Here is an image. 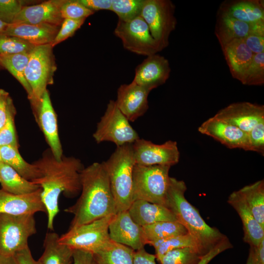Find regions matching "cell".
Wrapping results in <instances>:
<instances>
[{
  "label": "cell",
  "mask_w": 264,
  "mask_h": 264,
  "mask_svg": "<svg viewBox=\"0 0 264 264\" xmlns=\"http://www.w3.org/2000/svg\"><path fill=\"white\" fill-rule=\"evenodd\" d=\"M25 3L20 0H0V20L8 25L12 24Z\"/></svg>",
  "instance_id": "cell-40"
},
{
  "label": "cell",
  "mask_w": 264,
  "mask_h": 264,
  "mask_svg": "<svg viewBox=\"0 0 264 264\" xmlns=\"http://www.w3.org/2000/svg\"><path fill=\"white\" fill-rule=\"evenodd\" d=\"M2 161L1 159V155H0V162Z\"/></svg>",
  "instance_id": "cell-56"
},
{
  "label": "cell",
  "mask_w": 264,
  "mask_h": 264,
  "mask_svg": "<svg viewBox=\"0 0 264 264\" xmlns=\"http://www.w3.org/2000/svg\"><path fill=\"white\" fill-rule=\"evenodd\" d=\"M8 24L0 20V33H2L6 28Z\"/></svg>",
  "instance_id": "cell-54"
},
{
  "label": "cell",
  "mask_w": 264,
  "mask_h": 264,
  "mask_svg": "<svg viewBox=\"0 0 264 264\" xmlns=\"http://www.w3.org/2000/svg\"><path fill=\"white\" fill-rule=\"evenodd\" d=\"M215 115L247 133L256 125L264 121V106L248 102L234 103Z\"/></svg>",
  "instance_id": "cell-16"
},
{
  "label": "cell",
  "mask_w": 264,
  "mask_h": 264,
  "mask_svg": "<svg viewBox=\"0 0 264 264\" xmlns=\"http://www.w3.org/2000/svg\"><path fill=\"white\" fill-rule=\"evenodd\" d=\"M221 49L232 77L241 82L254 54L242 39L234 40Z\"/></svg>",
  "instance_id": "cell-26"
},
{
  "label": "cell",
  "mask_w": 264,
  "mask_h": 264,
  "mask_svg": "<svg viewBox=\"0 0 264 264\" xmlns=\"http://www.w3.org/2000/svg\"><path fill=\"white\" fill-rule=\"evenodd\" d=\"M227 202L236 210L242 220L244 242L251 246H257L264 239V228L254 218L238 190L229 195Z\"/></svg>",
  "instance_id": "cell-24"
},
{
  "label": "cell",
  "mask_w": 264,
  "mask_h": 264,
  "mask_svg": "<svg viewBox=\"0 0 264 264\" xmlns=\"http://www.w3.org/2000/svg\"><path fill=\"white\" fill-rule=\"evenodd\" d=\"M198 131L229 149L249 151L247 133L215 115L201 124Z\"/></svg>",
  "instance_id": "cell-14"
},
{
  "label": "cell",
  "mask_w": 264,
  "mask_h": 264,
  "mask_svg": "<svg viewBox=\"0 0 264 264\" xmlns=\"http://www.w3.org/2000/svg\"><path fill=\"white\" fill-rule=\"evenodd\" d=\"M16 111L9 93L3 89L0 88V129L6 123L9 115Z\"/></svg>",
  "instance_id": "cell-44"
},
{
  "label": "cell",
  "mask_w": 264,
  "mask_h": 264,
  "mask_svg": "<svg viewBox=\"0 0 264 264\" xmlns=\"http://www.w3.org/2000/svg\"><path fill=\"white\" fill-rule=\"evenodd\" d=\"M36 232L34 215L0 214V255L14 256L28 247V239Z\"/></svg>",
  "instance_id": "cell-8"
},
{
  "label": "cell",
  "mask_w": 264,
  "mask_h": 264,
  "mask_svg": "<svg viewBox=\"0 0 264 264\" xmlns=\"http://www.w3.org/2000/svg\"><path fill=\"white\" fill-rule=\"evenodd\" d=\"M170 168L135 164L133 171V201L143 200L166 206Z\"/></svg>",
  "instance_id": "cell-5"
},
{
  "label": "cell",
  "mask_w": 264,
  "mask_h": 264,
  "mask_svg": "<svg viewBox=\"0 0 264 264\" xmlns=\"http://www.w3.org/2000/svg\"><path fill=\"white\" fill-rule=\"evenodd\" d=\"M171 70L169 61L164 56H148L136 67L132 82L151 91L166 83Z\"/></svg>",
  "instance_id": "cell-18"
},
{
  "label": "cell",
  "mask_w": 264,
  "mask_h": 264,
  "mask_svg": "<svg viewBox=\"0 0 264 264\" xmlns=\"http://www.w3.org/2000/svg\"><path fill=\"white\" fill-rule=\"evenodd\" d=\"M175 12L170 0H145L141 16L161 50L169 45L170 35L176 28Z\"/></svg>",
  "instance_id": "cell-10"
},
{
  "label": "cell",
  "mask_w": 264,
  "mask_h": 264,
  "mask_svg": "<svg viewBox=\"0 0 264 264\" xmlns=\"http://www.w3.org/2000/svg\"><path fill=\"white\" fill-rule=\"evenodd\" d=\"M33 163L38 168L40 176L32 182L42 189L47 228L53 231L54 219L59 212V197L63 194L66 198H73L81 192V174L85 167L79 159L73 156L63 155L60 160H57L49 149Z\"/></svg>",
  "instance_id": "cell-1"
},
{
  "label": "cell",
  "mask_w": 264,
  "mask_h": 264,
  "mask_svg": "<svg viewBox=\"0 0 264 264\" xmlns=\"http://www.w3.org/2000/svg\"><path fill=\"white\" fill-rule=\"evenodd\" d=\"M81 195L64 211L74 215L69 229L90 222L116 212L107 171L102 163L85 167L81 174Z\"/></svg>",
  "instance_id": "cell-2"
},
{
  "label": "cell",
  "mask_w": 264,
  "mask_h": 264,
  "mask_svg": "<svg viewBox=\"0 0 264 264\" xmlns=\"http://www.w3.org/2000/svg\"><path fill=\"white\" fill-rule=\"evenodd\" d=\"M16 113H11L3 126L0 129V146H12L19 147L15 126L14 118Z\"/></svg>",
  "instance_id": "cell-42"
},
{
  "label": "cell",
  "mask_w": 264,
  "mask_h": 264,
  "mask_svg": "<svg viewBox=\"0 0 264 264\" xmlns=\"http://www.w3.org/2000/svg\"><path fill=\"white\" fill-rule=\"evenodd\" d=\"M102 163L108 176L116 212L128 210L133 202V171L136 164L132 144L117 147Z\"/></svg>",
  "instance_id": "cell-4"
},
{
  "label": "cell",
  "mask_w": 264,
  "mask_h": 264,
  "mask_svg": "<svg viewBox=\"0 0 264 264\" xmlns=\"http://www.w3.org/2000/svg\"><path fill=\"white\" fill-rule=\"evenodd\" d=\"M242 40L254 54L264 52V36L253 34Z\"/></svg>",
  "instance_id": "cell-46"
},
{
  "label": "cell",
  "mask_w": 264,
  "mask_h": 264,
  "mask_svg": "<svg viewBox=\"0 0 264 264\" xmlns=\"http://www.w3.org/2000/svg\"><path fill=\"white\" fill-rule=\"evenodd\" d=\"M246 264H253V247L250 246Z\"/></svg>",
  "instance_id": "cell-53"
},
{
  "label": "cell",
  "mask_w": 264,
  "mask_h": 264,
  "mask_svg": "<svg viewBox=\"0 0 264 264\" xmlns=\"http://www.w3.org/2000/svg\"><path fill=\"white\" fill-rule=\"evenodd\" d=\"M232 243L228 238H227L203 256L198 264H208L214 258L219 254L232 248Z\"/></svg>",
  "instance_id": "cell-45"
},
{
  "label": "cell",
  "mask_w": 264,
  "mask_h": 264,
  "mask_svg": "<svg viewBox=\"0 0 264 264\" xmlns=\"http://www.w3.org/2000/svg\"><path fill=\"white\" fill-rule=\"evenodd\" d=\"M59 236L47 232L44 240V252L39 259L42 264H72L73 249L59 242Z\"/></svg>",
  "instance_id": "cell-27"
},
{
  "label": "cell",
  "mask_w": 264,
  "mask_h": 264,
  "mask_svg": "<svg viewBox=\"0 0 264 264\" xmlns=\"http://www.w3.org/2000/svg\"><path fill=\"white\" fill-rule=\"evenodd\" d=\"M88 9L94 11L111 10L113 0H79Z\"/></svg>",
  "instance_id": "cell-47"
},
{
  "label": "cell",
  "mask_w": 264,
  "mask_h": 264,
  "mask_svg": "<svg viewBox=\"0 0 264 264\" xmlns=\"http://www.w3.org/2000/svg\"><path fill=\"white\" fill-rule=\"evenodd\" d=\"M134 251L111 241L107 247L93 254L97 264H133Z\"/></svg>",
  "instance_id": "cell-33"
},
{
  "label": "cell",
  "mask_w": 264,
  "mask_h": 264,
  "mask_svg": "<svg viewBox=\"0 0 264 264\" xmlns=\"http://www.w3.org/2000/svg\"><path fill=\"white\" fill-rule=\"evenodd\" d=\"M249 151L264 155V121L256 125L247 132Z\"/></svg>",
  "instance_id": "cell-43"
},
{
  "label": "cell",
  "mask_w": 264,
  "mask_h": 264,
  "mask_svg": "<svg viewBox=\"0 0 264 264\" xmlns=\"http://www.w3.org/2000/svg\"><path fill=\"white\" fill-rule=\"evenodd\" d=\"M0 184L4 191L15 195H24L40 188L38 185L21 176L13 168L0 162Z\"/></svg>",
  "instance_id": "cell-28"
},
{
  "label": "cell",
  "mask_w": 264,
  "mask_h": 264,
  "mask_svg": "<svg viewBox=\"0 0 264 264\" xmlns=\"http://www.w3.org/2000/svg\"><path fill=\"white\" fill-rule=\"evenodd\" d=\"M1 161L13 168L21 176L32 181L40 176V173L33 163L26 161L21 155L19 147L12 146H0Z\"/></svg>",
  "instance_id": "cell-29"
},
{
  "label": "cell",
  "mask_w": 264,
  "mask_h": 264,
  "mask_svg": "<svg viewBox=\"0 0 264 264\" xmlns=\"http://www.w3.org/2000/svg\"><path fill=\"white\" fill-rule=\"evenodd\" d=\"M35 46L20 38L0 33V54L30 53Z\"/></svg>",
  "instance_id": "cell-38"
},
{
  "label": "cell",
  "mask_w": 264,
  "mask_h": 264,
  "mask_svg": "<svg viewBox=\"0 0 264 264\" xmlns=\"http://www.w3.org/2000/svg\"><path fill=\"white\" fill-rule=\"evenodd\" d=\"M15 256L19 264H42L39 260L33 258L29 246L18 252Z\"/></svg>",
  "instance_id": "cell-50"
},
{
  "label": "cell",
  "mask_w": 264,
  "mask_h": 264,
  "mask_svg": "<svg viewBox=\"0 0 264 264\" xmlns=\"http://www.w3.org/2000/svg\"><path fill=\"white\" fill-rule=\"evenodd\" d=\"M72 264H95L94 254L86 251L73 249Z\"/></svg>",
  "instance_id": "cell-48"
},
{
  "label": "cell",
  "mask_w": 264,
  "mask_h": 264,
  "mask_svg": "<svg viewBox=\"0 0 264 264\" xmlns=\"http://www.w3.org/2000/svg\"><path fill=\"white\" fill-rule=\"evenodd\" d=\"M60 28V26L46 23H13L8 25L2 33L20 38L37 46L51 44Z\"/></svg>",
  "instance_id": "cell-22"
},
{
  "label": "cell",
  "mask_w": 264,
  "mask_h": 264,
  "mask_svg": "<svg viewBox=\"0 0 264 264\" xmlns=\"http://www.w3.org/2000/svg\"><path fill=\"white\" fill-rule=\"evenodd\" d=\"M135 222L143 227L163 221H177L173 212L163 205L143 200L132 202L128 210Z\"/></svg>",
  "instance_id": "cell-25"
},
{
  "label": "cell",
  "mask_w": 264,
  "mask_h": 264,
  "mask_svg": "<svg viewBox=\"0 0 264 264\" xmlns=\"http://www.w3.org/2000/svg\"><path fill=\"white\" fill-rule=\"evenodd\" d=\"M155 255L147 252L144 248L134 251L133 264H156Z\"/></svg>",
  "instance_id": "cell-49"
},
{
  "label": "cell",
  "mask_w": 264,
  "mask_h": 264,
  "mask_svg": "<svg viewBox=\"0 0 264 264\" xmlns=\"http://www.w3.org/2000/svg\"><path fill=\"white\" fill-rule=\"evenodd\" d=\"M2 69H3V68L2 67L0 63V70H2Z\"/></svg>",
  "instance_id": "cell-55"
},
{
  "label": "cell",
  "mask_w": 264,
  "mask_h": 264,
  "mask_svg": "<svg viewBox=\"0 0 264 264\" xmlns=\"http://www.w3.org/2000/svg\"><path fill=\"white\" fill-rule=\"evenodd\" d=\"M62 18L72 20L86 19L94 12L83 5L79 0H64L60 9Z\"/></svg>",
  "instance_id": "cell-39"
},
{
  "label": "cell",
  "mask_w": 264,
  "mask_h": 264,
  "mask_svg": "<svg viewBox=\"0 0 264 264\" xmlns=\"http://www.w3.org/2000/svg\"><path fill=\"white\" fill-rule=\"evenodd\" d=\"M146 244L172 237L188 233L185 227L177 221H163L143 227Z\"/></svg>",
  "instance_id": "cell-32"
},
{
  "label": "cell",
  "mask_w": 264,
  "mask_h": 264,
  "mask_svg": "<svg viewBox=\"0 0 264 264\" xmlns=\"http://www.w3.org/2000/svg\"><path fill=\"white\" fill-rule=\"evenodd\" d=\"M186 190L184 181L170 177L166 206L194 238L200 250L205 255L227 237L217 228L206 223L197 208L186 198Z\"/></svg>",
  "instance_id": "cell-3"
},
{
  "label": "cell",
  "mask_w": 264,
  "mask_h": 264,
  "mask_svg": "<svg viewBox=\"0 0 264 264\" xmlns=\"http://www.w3.org/2000/svg\"><path fill=\"white\" fill-rule=\"evenodd\" d=\"M32 110L35 119L49 146V149L55 158L60 160L64 155L59 136L57 117L47 89Z\"/></svg>",
  "instance_id": "cell-13"
},
{
  "label": "cell",
  "mask_w": 264,
  "mask_h": 264,
  "mask_svg": "<svg viewBox=\"0 0 264 264\" xmlns=\"http://www.w3.org/2000/svg\"><path fill=\"white\" fill-rule=\"evenodd\" d=\"M64 1L49 0L37 4L25 5L13 23H46L61 26L64 19L61 16L60 9Z\"/></svg>",
  "instance_id": "cell-21"
},
{
  "label": "cell",
  "mask_w": 264,
  "mask_h": 264,
  "mask_svg": "<svg viewBox=\"0 0 264 264\" xmlns=\"http://www.w3.org/2000/svg\"><path fill=\"white\" fill-rule=\"evenodd\" d=\"M0 264H19L15 255H0Z\"/></svg>",
  "instance_id": "cell-52"
},
{
  "label": "cell",
  "mask_w": 264,
  "mask_h": 264,
  "mask_svg": "<svg viewBox=\"0 0 264 264\" xmlns=\"http://www.w3.org/2000/svg\"><path fill=\"white\" fill-rule=\"evenodd\" d=\"M51 44L35 46L29 54L25 70L26 80L31 91L29 100L34 108L47 89L54 83V74L57 65Z\"/></svg>",
  "instance_id": "cell-6"
},
{
  "label": "cell",
  "mask_w": 264,
  "mask_h": 264,
  "mask_svg": "<svg viewBox=\"0 0 264 264\" xmlns=\"http://www.w3.org/2000/svg\"><path fill=\"white\" fill-rule=\"evenodd\" d=\"M42 189L24 195H15L0 189V214L34 215L46 212L41 197Z\"/></svg>",
  "instance_id": "cell-20"
},
{
  "label": "cell",
  "mask_w": 264,
  "mask_h": 264,
  "mask_svg": "<svg viewBox=\"0 0 264 264\" xmlns=\"http://www.w3.org/2000/svg\"><path fill=\"white\" fill-rule=\"evenodd\" d=\"M144 2L145 0H113L110 11L119 20L128 22L141 16Z\"/></svg>",
  "instance_id": "cell-36"
},
{
  "label": "cell",
  "mask_w": 264,
  "mask_h": 264,
  "mask_svg": "<svg viewBox=\"0 0 264 264\" xmlns=\"http://www.w3.org/2000/svg\"><path fill=\"white\" fill-rule=\"evenodd\" d=\"M113 216L68 229L59 236V242L72 249L95 254L107 247L111 242L109 226Z\"/></svg>",
  "instance_id": "cell-7"
},
{
  "label": "cell",
  "mask_w": 264,
  "mask_h": 264,
  "mask_svg": "<svg viewBox=\"0 0 264 264\" xmlns=\"http://www.w3.org/2000/svg\"><path fill=\"white\" fill-rule=\"evenodd\" d=\"M86 19L72 20L64 19L56 37L51 44L52 46L53 47L60 43L72 37L75 32L84 24Z\"/></svg>",
  "instance_id": "cell-41"
},
{
  "label": "cell",
  "mask_w": 264,
  "mask_h": 264,
  "mask_svg": "<svg viewBox=\"0 0 264 264\" xmlns=\"http://www.w3.org/2000/svg\"><path fill=\"white\" fill-rule=\"evenodd\" d=\"M252 247L253 264H264V239L257 246Z\"/></svg>",
  "instance_id": "cell-51"
},
{
  "label": "cell",
  "mask_w": 264,
  "mask_h": 264,
  "mask_svg": "<svg viewBox=\"0 0 264 264\" xmlns=\"http://www.w3.org/2000/svg\"><path fill=\"white\" fill-rule=\"evenodd\" d=\"M136 164L172 167L179 160L180 153L176 141L168 140L161 144L140 138L132 144Z\"/></svg>",
  "instance_id": "cell-12"
},
{
  "label": "cell",
  "mask_w": 264,
  "mask_h": 264,
  "mask_svg": "<svg viewBox=\"0 0 264 264\" xmlns=\"http://www.w3.org/2000/svg\"><path fill=\"white\" fill-rule=\"evenodd\" d=\"M254 218L264 228V180L261 179L239 190Z\"/></svg>",
  "instance_id": "cell-30"
},
{
  "label": "cell",
  "mask_w": 264,
  "mask_h": 264,
  "mask_svg": "<svg viewBox=\"0 0 264 264\" xmlns=\"http://www.w3.org/2000/svg\"><path fill=\"white\" fill-rule=\"evenodd\" d=\"M30 53L0 54V63L2 67L21 84L26 91L29 100L32 97V91L25 78V70Z\"/></svg>",
  "instance_id": "cell-31"
},
{
  "label": "cell",
  "mask_w": 264,
  "mask_h": 264,
  "mask_svg": "<svg viewBox=\"0 0 264 264\" xmlns=\"http://www.w3.org/2000/svg\"><path fill=\"white\" fill-rule=\"evenodd\" d=\"M92 136L97 143L110 141L116 147L133 144L139 138L136 131L112 100L108 103Z\"/></svg>",
  "instance_id": "cell-9"
},
{
  "label": "cell",
  "mask_w": 264,
  "mask_h": 264,
  "mask_svg": "<svg viewBox=\"0 0 264 264\" xmlns=\"http://www.w3.org/2000/svg\"><path fill=\"white\" fill-rule=\"evenodd\" d=\"M150 91L132 81L129 84L120 86L115 102L128 120L133 122L147 111L149 108L148 98Z\"/></svg>",
  "instance_id": "cell-17"
},
{
  "label": "cell",
  "mask_w": 264,
  "mask_h": 264,
  "mask_svg": "<svg viewBox=\"0 0 264 264\" xmlns=\"http://www.w3.org/2000/svg\"><path fill=\"white\" fill-rule=\"evenodd\" d=\"M114 34L124 48L136 54L148 56L161 51L141 16L128 22L118 20Z\"/></svg>",
  "instance_id": "cell-11"
},
{
  "label": "cell",
  "mask_w": 264,
  "mask_h": 264,
  "mask_svg": "<svg viewBox=\"0 0 264 264\" xmlns=\"http://www.w3.org/2000/svg\"><path fill=\"white\" fill-rule=\"evenodd\" d=\"M109 231L112 241L135 251L144 248L146 244L143 227L134 221L128 210L117 212L112 216Z\"/></svg>",
  "instance_id": "cell-15"
},
{
  "label": "cell",
  "mask_w": 264,
  "mask_h": 264,
  "mask_svg": "<svg viewBox=\"0 0 264 264\" xmlns=\"http://www.w3.org/2000/svg\"><path fill=\"white\" fill-rule=\"evenodd\" d=\"M241 83L247 86H257L264 84V52L254 55Z\"/></svg>",
  "instance_id": "cell-37"
},
{
  "label": "cell",
  "mask_w": 264,
  "mask_h": 264,
  "mask_svg": "<svg viewBox=\"0 0 264 264\" xmlns=\"http://www.w3.org/2000/svg\"><path fill=\"white\" fill-rule=\"evenodd\" d=\"M204 255L197 248L185 247L168 252L159 262L161 264H198Z\"/></svg>",
  "instance_id": "cell-35"
},
{
  "label": "cell",
  "mask_w": 264,
  "mask_h": 264,
  "mask_svg": "<svg viewBox=\"0 0 264 264\" xmlns=\"http://www.w3.org/2000/svg\"><path fill=\"white\" fill-rule=\"evenodd\" d=\"M215 34L222 48L234 40L250 35L264 36V24L245 22L218 12Z\"/></svg>",
  "instance_id": "cell-19"
},
{
  "label": "cell",
  "mask_w": 264,
  "mask_h": 264,
  "mask_svg": "<svg viewBox=\"0 0 264 264\" xmlns=\"http://www.w3.org/2000/svg\"><path fill=\"white\" fill-rule=\"evenodd\" d=\"M95 264H97L96 263V262H95Z\"/></svg>",
  "instance_id": "cell-57"
},
{
  "label": "cell",
  "mask_w": 264,
  "mask_h": 264,
  "mask_svg": "<svg viewBox=\"0 0 264 264\" xmlns=\"http://www.w3.org/2000/svg\"><path fill=\"white\" fill-rule=\"evenodd\" d=\"M218 12L253 24H264L263 0H230L223 1Z\"/></svg>",
  "instance_id": "cell-23"
},
{
  "label": "cell",
  "mask_w": 264,
  "mask_h": 264,
  "mask_svg": "<svg viewBox=\"0 0 264 264\" xmlns=\"http://www.w3.org/2000/svg\"><path fill=\"white\" fill-rule=\"evenodd\" d=\"M150 245L154 248L155 255L158 262L168 252L178 248L195 247L198 248L202 253L197 241L189 233L172 237L153 242Z\"/></svg>",
  "instance_id": "cell-34"
}]
</instances>
